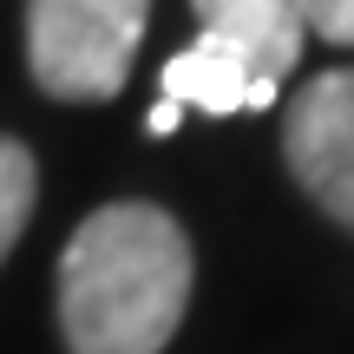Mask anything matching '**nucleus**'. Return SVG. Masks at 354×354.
I'll list each match as a JSON object with an SVG mask.
<instances>
[{
	"label": "nucleus",
	"instance_id": "nucleus-1",
	"mask_svg": "<svg viewBox=\"0 0 354 354\" xmlns=\"http://www.w3.org/2000/svg\"><path fill=\"white\" fill-rule=\"evenodd\" d=\"M190 236L158 203H105L59 256V335L73 354H165L190 308Z\"/></svg>",
	"mask_w": 354,
	"mask_h": 354
},
{
	"label": "nucleus",
	"instance_id": "nucleus-2",
	"mask_svg": "<svg viewBox=\"0 0 354 354\" xmlns=\"http://www.w3.org/2000/svg\"><path fill=\"white\" fill-rule=\"evenodd\" d=\"M151 0H26V66L53 99H118Z\"/></svg>",
	"mask_w": 354,
	"mask_h": 354
},
{
	"label": "nucleus",
	"instance_id": "nucleus-3",
	"mask_svg": "<svg viewBox=\"0 0 354 354\" xmlns=\"http://www.w3.org/2000/svg\"><path fill=\"white\" fill-rule=\"evenodd\" d=\"M282 158L295 184L354 230V66L308 79L282 112Z\"/></svg>",
	"mask_w": 354,
	"mask_h": 354
},
{
	"label": "nucleus",
	"instance_id": "nucleus-4",
	"mask_svg": "<svg viewBox=\"0 0 354 354\" xmlns=\"http://www.w3.org/2000/svg\"><path fill=\"white\" fill-rule=\"evenodd\" d=\"M190 13L203 20V39L230 46L263 86H282L302 59V0H190Z\"/></svg>",
	"mask_w": 354,
	"mask_h": 354
},
{
	"label": "nucleus",
	"instance_id": "nucleus-5",
	"mask_svg": "<svg viewBox=\"0 0 354 354\" xmlns=\"http://www.w3.org/2000/svg\"><path fill=\"white\" fill-rule=\"evenodd\" d=\"M165 99L223 118V112H269V105H276V86H263V79H256L230 46L197 39V46H184L165 66Z\"/></svg>",
	"mask_w": 354,
	"mask_h": 354
},
{
	"label": "nucleus",
	"instance_id": "nucleus-6",
	"mask_svg": "<svg viewBox=\"0 0 354 354\" xmlns=\"http://www.w3.org/2000/svg\"><path fill=\"white\" fill-rule=\"evenodd\" d=\"M33 197H39V171H33V151L13 138H0V263L7 250L20 243L26 216H33Z\"/></svg>",
	"mask_w": 354,
	"mask_h": 354
},
{
	"label": "nucleus",
	"instance_id": "nucleus-7",
	"mask_svg": "<svg viewBox=\"0 0 354 354\" xmlns=\"http://www.w3.org/2000/svg\"><path fill=\"white\" fill-rule=\"evenodd\" d=\"M302 26L328 46H354V0H302Z\"/></svg>",
	"mask_w": 354,
	"mask_h": 354
},
{
	"label": "nucleus",
	"instance_id": "nucleus-8",
	"mask_svg": "<svg viewBox=\"0 0 354 354\" xmlns=\"http://www.w3.org/2000/svg\"><path fill=\"white\" fill-rule=\"evenodd\" d=\"M177 118H184V105H171V99H158V105H151V118H145V125H151V131H177Z\"/></svg>",
	"mask_w": 354,
	"mask_h": 354
}]
</instances>
